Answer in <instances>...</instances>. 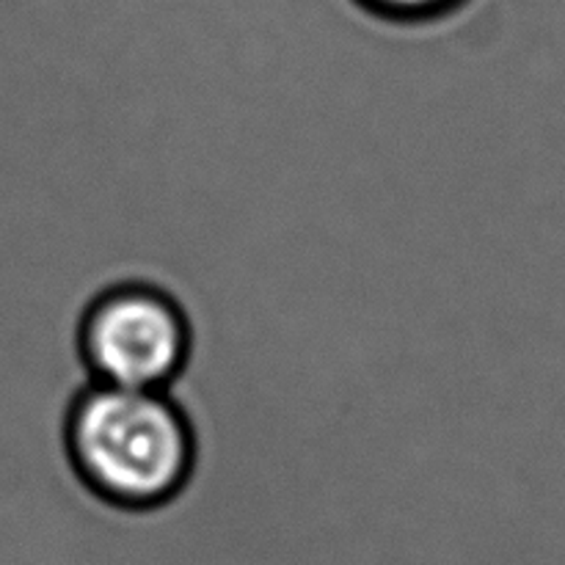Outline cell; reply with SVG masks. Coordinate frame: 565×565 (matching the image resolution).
<instances>
[{
  "label": "cell",
  "instance_id": "cell-1",
  "mask_svg": "<svg viewBox=\"0 0 565 565\" xmlns=\"http://www.w3.org/2000/svg\"><path fill=\"white\" fill-rule=\"evenodd\" d=\"M66 450L105 502L149 511L174 500L196 467V434L171 392L83 386L66 414Z\"/></svg>",
  "mask_w": 565,
  "mask_h": 565
},
{
  "label": "cell",
  "instance_id": "cell-2",
  "mask_svg": "<svg viewBox=\"0 0 565 565\" xmlns=\"http://www.w3.org/2000/svg\"><path fill=\"white\" fill-rule=\"evenodd\" d=\"M77 348L97 384L169 392L185 373L193 331L169 290L152 281H116L88 301Z\"/></svg>",
  "mask_w": 565,
  "mask_h": 565
},
{
  "label": "cell",
  "instance_id": "cell-3",
  "mask_svg": "<svg viewBox=\"0 0 565 565\" xmlns=\"http://www.w3.org/2000/svg\"><path fill=\"white\" fill-rule=\"evenodd\" d=\"M362 9L392 22H428L456 11L463 0H356Z\"/></svg>",
  "mask_w": 565,
  "mask_h": 565
}]
</instances>
